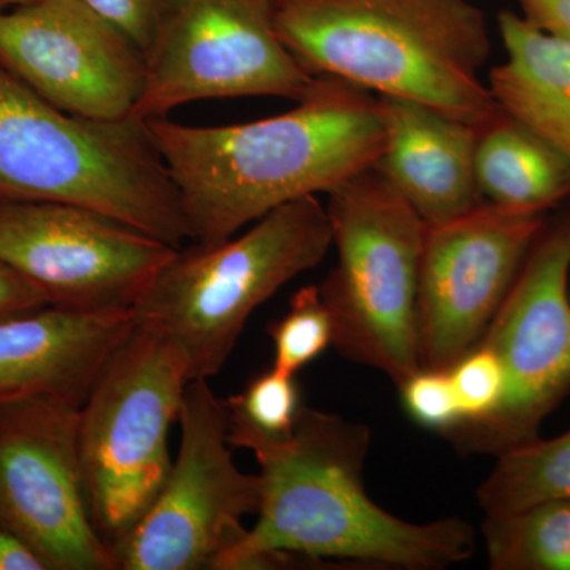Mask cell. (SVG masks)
Returning <instances> with one entry per match:
<instances>
[{"instance_id":"obj_21","label":"cell","mask_w":570,"mask_h":570,"mask_svg":"<svg viewBox=\"0 0 570 570\" xmlns=\"http://www.w3.org/2000/svg\"><path fill=\"white\" fill-rule=\"evenodd\" d=\"M275 347L273 366L296 376L333 346V321L318 285H306L292 296L287 313L268 326Z\"/></svg>"},{"instance_id":"obj_1","label":"cell","mask_w":570,"mask_h":570,"mask_svg":"<svg viewBox=\"0 0 570 570\" xmlns=\"http://www.w3.org/2000/svg\"><path fill=\"white\" fill-rule=\"evenodd\" d=\"M371 430L303 404L294 431L269 438L228 422V441L261 468L257 521L214 570L279 569L344 560L404 570H439L468 561L474 528L449 517L411 523L382 509L363 485Z\"/></svg>"},{"instance_id":"obj_29","label":"cell","mask_w":570,"mask_h":570,"mask_svg":"<svg viewBox=\"0 0 570 570\" xmlns=\"http://www.w3.org/2000/svg\"><path fill=\"white\" fill-rule=\"evenodd\" d=\"M29 2H32V0H0V10L13 9V7L24 6Z\"/></svg>"},{"instance_id":"obj_15","label":"cell","mask_w":570,"mask_h":570,"mask_svg":"<svg viewBox=\"0 0 570 570\" xmlns=\"http://www.w3.org/2000/svg\"><path fill=\"white\" fill-rule=\"evenodd\" d=\"M377 97L385 145L374 167L426 225L482 205L475 175L479 127L415 100Z\"/></svg>"},{"instance_id":"obj_25","label":"cell","mask_w":570,"mask_h":570,"mask_svg":"<svg viewBox=\"0 0 570 570\" xmlns=\"http://www.w3.org/2000/svg\"><path fill=\"white\" fill-rule=\"evenodd\" d=\"M121 29L142 52L148 50L167 0H81Z\"/></svg>"},{"instance_id":"obj_14","label":"cell","mask_w":570,"mask_h":570,"mask_svg":"<svg viewBox=\"0 0 570 570\" xmlns=\"http://www.w3.org/2000/svg\"><path fill=\"white\" fill-rule=\"evenodd\" d=\"M0 66L45 100L81 118L134 116L145 52L81 0H32L0 10Z\"/></svg>"},{"instance_id":"obj_10","label":"cell","mask_w":570,"mask_h":570,"mask_svg":"<svg viewBox=\"0 0 570 570\" xmlns=\"http://www.w3.org/2000/svg\"><path fill=\"white\" fill-rule=\"evenodd\" d=\"M181 444L159 497L115 550L118 570H214L257 515L262 480L236 466L225 400L208 379L184 393Z\"/></svg>"},{"instance_id":"obj_20","label":"cell","mask_w":570,"mask_h":570,"mask_svg":"<svg viewBox=\"0 0 570 570\" xmlns=\"http://www.w3.org/2000/svg\"><path fill=\"white\" fill-rule=\"evenodd\" d=\"M483 542L493 570H570V499L485 517Z\"/></svg>"},{"instance_id":"obj_3","label":"cell","mask_w":570,"mask_h":570,"mask_svg":"<svg viewBox=\"0 0 570 570\" xmlns=\"http://www.w3.org/2000/svg\"><path fill=\"white\" fill-rule=\"evenodd\" d=\"M276 26L313 77L415 100L479 129L501 115L482 80L489 22L471 0H279Z\"/></svg>"},{"instance_id":"obj_6","label":"cell","mask_w":570,"mask_h":570,"mask_svg":"<svg viewBox=\"0 0 570 570\" xmlns=\"http://www.w3.org/2000/svg\"><path fill=\"white\" fill-rule=\"evenodd\" d=\"M190 377L183 347L135 321L80 407L78 444L94 527L115 554L170 475L168 438Z\"/></svg>"},{"instance_id":"obj_28","label":"cell","mask_w":570,"mask_h":570,"mask_svg":"<svg viewBox=\"0 0 570 570\" xmlns=\"http://www.w3.org/2000/svg\"><path fill=\"white\" fill-rule=\"evenodd\" d=\"M0 570H45L39 558L0 524Z\"/></svg>"},{"instance_id":"obj_9","label":"cell","mask_w":570,"mask_h":570,"mask_svg":"<svg viewBox=\"0 0 570 570\" xmlns=\"http://www.w3.org/2000/svg\"><path fill=\"white\" fill-rule=\"evenodd\" d=\"M277 2L167 0L145 52V89L134 116L149 121L208 99L302 100L317 77L281 40Z\"/></svg>"},{"instance_id":"obj_11","label":"cell","mask_w":570,"mask_h":570,"mask_svg":"<svg viewBox=\"0 0 570 570\" xmlns=\"http://www.w3.org/2000/svg\"><path fill=\"white\" fill-rule=\"evenodd\" d=\"M80 407L48 395L0 403V524L45 570H118L89 513Z\"/></svg>"},{"instance_id":"obj_23","label":"cell","mask_w":570,"mask_h":570,"mask_svg":"<svg viewBox=\"0 0 570 570\" xmlns=\"http://www.w3.org/2000/svg\"><path fill=\"white\" fill-rule=\"evenodd\" d=\"M449 374L463 415L460 425L483 422L498 411L505 376L501 362L489 347L475 346L450 367Z\"/></svg>"},{"instance_id":"obj_17","label":"cell","mask_w":570,"mask_h":570,"mask_svg":"<svg viewBox=\"0 0 570 570\" xmlns=\"http://www.w3.org/2000/svg\"><path fill=\"white\" fill-rule=\"evenodd\" d=\"M504 61L490 70L499 108L538 134L570 163V43L515 11L498 18Z\"/></svg>"},{"instance_id":"obj_16","label":"cell","mask_w":570,"mask_h":570,"mask_svg":"<svg viewBox=\"0 0 570 570\" xmlns=\"http://www.w3.org/2000/svg\"><path fill=\"white\" fill-rule=\"evenodd\" d=\"M135 324L134 309L45 306L0 321V403L58 396L81 406L105 360Z\"/></svg>"},{"instance_id":"obj_22","label":"cell","mask_w":570,"mask_h":570,"mask_svg":"<svg viewBox=\"0 0 570 570\" xmlns=\"http://www.w3.org/2000/svg\"><path fill=\"white\" fill-rule=\"evenodd\" d=\"M225 406L234 425L284 438L294 431L303 404L295 376L272 366L250 379L242 393L225 400Z\"/></svg>"},{"instance_id":"obj_24","label":"cell","mask_w":570,"mask_h":570,"mask_svg":"<svg viewBox=\"0 0 570 570\" xmlns=\"http://www.w3.org/2000/svg\"><path fill=\"white\" fill-rule=\"evenodd\" d=\"M397 390L409 417L419 425L448 434L463 420L449 371L420 367Z\"/></svg>"},{"instance_id":"obj_13","label":"cell","mask_w":570,"mask_h":570,"mask_svg":"<svg viewBox=\"0 0 570 570\" xmlns=\"http://www.w3.org/2000/svg\"><path fill=\"white\" fill-rule=\"evenodd\" d=\"M550 213L483 202L426 225L417 287L420 366L449 371L489 328Z\"/></svg>"},{"instance_id":"obj_27","label":"cell","mask_w":570,"mask_h":570,"mask_svg":"<svg viewBox=\"0 0 570 570\" xmlns=\"http://www.w3.org/2000/svg\"><path fill=\"white\" fill-rule=\"evenodd\" d=\"M521 17L570 43V0H519Z\"/></svg>"},{"instance_id":"obj_19","label":"cell","mask_w":570,"mask_h":570,"mask_svg":"<svg viewBox=\"0 0 570 570\" xmlns=\"http://www.w3.org/2000/svg\"><path fill=\"white\" fill-rule=\"evenodd\" d=\"M478 489L485 517L519 512L540 502L570 499V428L505 450Z\"/></svg>"},{"instance_id":"obj_26","label":"cell","mask_w":570,"mask_h":570,"mask_svg":"<svg viewBox=\"0 0 570 570\" xmlns=\"http://www.w3.org/2000/svg\"><path fill=\"white\" fill-rule=\"evenodd\" d=\"M50 306L47 295L31 281L0 262V321Z\"/></svg>"},{"instance_id":"obj_5","label":"cell","mask_w":570,"mask_h":570,"mask_svg":"<svg viewBox=\"0 0 570 570\" xmlns=\"http://www.w3.org/2000/svg\"><path fill=\"white\" fill-rule=\"evenodd\" d=\"M332 246L326 206L317 195L298 198L238 238L176 249L135 303V321L174 337L193 381L217 376L254 311Z\"/></svg>"},{"instance_id":"obj_18","label":"cell","mask_w":570,"mask_h":570,"mask_svg":"<svg viewBox=\"0 0 570 570\" xmlns=\"http://www.w3.org/2000/svg\"><path fill=\"white\" fill-rule=\"evenodd\" d=\"M475 175L483 200L550 213L570 202V163L523 124L501 115L480 127Z\"/></svg>"},{"instance_id":"obj_12","label":"cell","mask_w":570,"mask_h":570,"mask_svg":"<svg viewBox=\"0 0 570 570\" xmlns=\"http://www.w3.org/2000/svg\"><path fill=\"white\" fill-rule=\"evenodd\" d=\"M179 247L107 214L0 197V262L70 311L132 309Z\"/></svg>"},{"instance_id":"obj_4","label":"cell","mask_w":570,"mask_h":570,"mask_svg":"<svg viewBox=\"0 0 570 570\" xmlns=\"http://www.w3.org/2000/svg\"><path fill=\"white\" fill-rule=\"evenodd\" d=\"M0 197L85 206L174 247L193 239L148 121L70 115L3 66Z\"/></svg>"},{"instance_id":"obj_2","label":"cell","mask_w":570,"mask_h":570,"mask_svg":"<svg viewBox=\"0 0 570 570\" xmlns=\"http://www.w3.org/2000/svg\"><path fill=\"white\" fill-rule=\"evenodd\" d=\"M190 232L200 245L224 242L285 204L374 167L385 145L379 97L317 77L292 110L230 126L149 119Z\"/></svg>"},{"instance_id":"obj_8","label":"cell","mask_w":570,"mask_h":570,"mask_svg":"<svg viewBox=\"0 0 570 570\" xmlns=\"http://www.w3.org/2000/svg\"><path fill=\"white\" fill-rule=\"evenodd\" d=\"M570 202L550 216L478 346L501 362L504 396L483 422L444 434L461 453L501 455L539 438L570 393Z\"/></svg>"},{"instance_id":"obj_7","label":"cell","mask_w":570,"mask_h":570,"mask_svg":"<svg viewBox=\"0 0 570 570\" xmlns=\"http://www.w3.org/2000/svg\"><path fill=\"white\" fill-rule=\"evenodd\" d=\"M335 268L318 285L344 358L397 389L420 370L417 287L426 223L376 167L328 193Z\"/></svg>"}]
</instances>
